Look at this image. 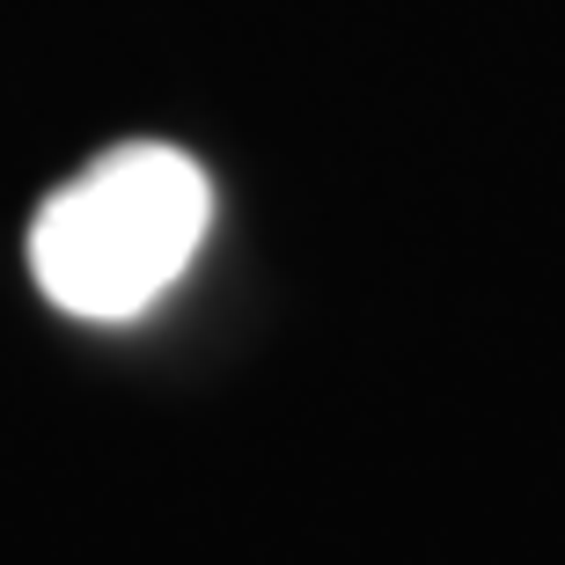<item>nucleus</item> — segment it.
Instances as JSON below:
<instances>
[{
  "label": "nucleus",
  "instance_id": "obj_1",
  "mask_svg": "<svg viewBox=\"0 0 565 565\" xmlns=\"http://www.w3.org/2000/svg\"><path fill=\"white\" fill-rule=\"evenodd\" d=\"M213 184L184 147L132 140L60 184L30 228V279L82 323H126L154 309L199 257Z\"/></svg>",
  "mask_w": 565,
  "mask_h": 565
}]
</instances>
